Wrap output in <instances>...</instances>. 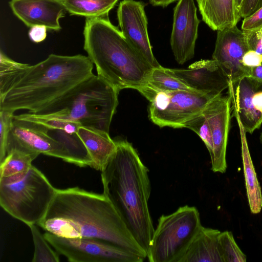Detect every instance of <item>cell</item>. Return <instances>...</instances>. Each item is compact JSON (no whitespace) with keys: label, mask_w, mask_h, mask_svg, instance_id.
I'll use <instances>...</instances> for the list:
<instances>
[{"label":"cell","mask_w":262,"mask_h":262,"mask_svg":"<svg viewBox=\"0 0 262 262\" xmlns=\"http://www.w3.org/2000/svg\"><path fill=\"white\" fill-rule=\"evenodd\" d=\"M37 225L58 236L100 239L144 259L147 257L103 193L78 187L57 189L46 214Z\"/></svg>","instance_id":"obj_1"},{"label":"cell","mask_w":262,"mask_h":262,"mask_svg":"<svg viewBox=\"0 0 262 262\" xmlns=\"http://www.w3.org/2000/svg\"><path fill=\"white\" fill-rule=\"evenodd\" d=\"M116 143L115 152L101 171L103 193L147 254L155 230L148 205V169L131 143L126 140Z\"/></svg>","instance_id":"obj_2"},{"label":"cell","mask_w":262,"mask_h":262,"mask_svg":"<svg viewBox=\"0 0 262 262\" xmlns=\"http://www.w3.org/2000/svg\"><path fill=\"white\" fill-rule=\"evenodd\" d=\"M93 64L81 54H51L25 70L0 98V110L36 114L92 76Z\"/></svg>","instance_id":"obj_3"},{"label":"cell","mask_w":262,"mask_h":262,"mask_svg":"<svg viewBox=\"0 0 262 262\" xmlns=\"http://www.w3.org/2000/svg\"><path fill=\"white\" fill-rule=\"evenodd\" d=\"M84 49L99 76L119 92L138 90L153 68L133 48L108 16L86 18Z\"/></svg>","instance_id":"obj_4"},{"label":"cell","mask_w":262,"mask_h":262,"mask_svg":"<svg viewBox=\"0 0 262 262\" xmlns=\"http://www.w3.org/2000/svg\"><path fill=\"white\" fill-rule=\"evenodd\" d=\"M119 92L94 74L61 98L34 114L76 121L82 126L109 133Z\"/></svg>","instance_id":"obj_5"},{"label":"cell","mask_w":262,"mask_h":262,"mask_svg":"<svg viewBox=\"0 0 262 262\" xmlns=\"http://www.w3.org/2000/svg\"><path fill=\"white\" fill-rule=\"evenodd\" d=\"M39 169L0 178V204L12 217L28 226L37 224L46 214L56 192Z\"/></svg>","instance_id":"obj_6"},{"label":"cell","mask_w":262,"mask_h":262,"mask_svg":"<svg viewBox=\"0 0 262 262\" xmlns=\"http://www.w3.org/2000/svg\"><path fill=\"white\" fill-rule=\"evenodd\" d=\"M202 227L196 207L185 205L158 220L149 246L150 262H180Z\"/></svg>","instance_id":"obj_7"},{"label":"cell","mask_w":262,"mask_h":262,"mask_svg":"<svg viewBox=\"0 0 262 262\" xmlns=\"http://www.w3.org/2000/svg\"><path fill=\"white\" fill-rule=\"evenodd\" d=\"M138 91L150 102L149 119L160 127L185 128L188 120L215 98L195 91H162L147 83Z\"/></svg>","instance_id":"obj_8"},{"label":"cell","mask_w":262,"mask_h":262,"mask_svg":"<svg viewBox=\"0 0 262 262\" xmlns=\"http://www.w3.org/2000/svg\"><path fill=\"white\" fill-rule=\"evenodd\" d=\"M13 148L44 154L74 164L71 155L62 142L61 130L37 122L13 118L6 154Z\"/></svg>","instance_id":"obj_9"},{"label":"cell","mask_w":262,"mask_h":262,"mask_svg":"<svg viewBox=\"0 0 262 262\" xmlns=\"http://www.w3.org/2000/svg\"><path fill=\"white\" fill-rule=\"evenodd\" d=\"M56 251L72 262H142L144 258L110 242L94 238L67 237L46 232Z\"/></svg>","instance_id":"obj_10"},{"label":"cell","mask_w":262,"mask_h":262,"mask_svg":"<svg viewBox=\"0 0 262 262\" xmlns=\"http://www.w3.org/2000/svg\"><path fill=\"white\" fill-rule=\"evenodd\" d=\"M228 94L238 125L252 134L262 124V81L250 76L229 82Z\"/></svg>","instance_id":"obj_11"},{"label":"cell","mask_w":262,"mask_h":262,"mask_svg":"<svg viewBox=\"0 0 262 262\" xmlns=\"http://www.w3.org/2000/svg\"><path fill=\"white\" fill-rule=\"evenodd\" d=\"M145 4L135 0H123L117 10L121 32L133 48L153 68L161 66L151 50L148 32Z\"/></svg>","instance_id":"obj_12"},{"label":"cell","mask_w":262,"mask_h":262,"mask_svg":"<svg viewBox=\"0 0 262 262\" xmlns=\"http://www.w3.org/2000/svg\"><path fill=\"white\" fill-rule=\"evenodd\" d=\"M194 0H179L173 10L170 46L175 59L183 64L192 59L200 20Z\"/></svg>","instance_id":"obj_13"},{"label":"cell","mask_w":262,"mask_h":262,"mask_svg":"<svg viewBox=\"0 0 262 262\" xmlns=\"http://www.w3.org/2000/svg\"><path fill=\"white\" fill-rule=\"evenodd\" d=\"M217 31L212 59L217 62L229 82L249 76V70L242 63L249 50L244 31L236 26Z\"/></svg>","instance_id":"obj_14"},{"label":"cell","mask_w":262,"mask_h":262,"mask_svg":"<svg viewBox=\"0 0 262 262\" xmlns=\"http://www.w3.org/2000/svg\"><path fill=\"white\" fill-rule=\"evenodd\" d=\"M231 103L228 96L213 99L202 111L211 129L213 150L210 156L211 170L224 173L227 168L226 148L230 128Z\"/></svg>","instance_id":"obj_15"},{"label":"cell","mask_w":262,"mask_h":262,"mask_svg":"<svg viewBox=\"0 0 262 262\" xmlns=\"http://www.w3.org/2000/svg\"><path fill=\"white\" fill-rule=\"evenodd\" d=\"M171 72L194 91L213 97L228 89L229 81L217 62L212 59L196 61L186 69H170Z\"/></svg>","instance_id":"obj_16"},{"label":"cell","mask_w":262,"mask_h":262,"mask_svg":"<svg viewBox=\"0 0 262 262\" xmlns=\"http://www.w3.org/2000/svg\"><path fill=\"white\" fill-rule=\"evenodd\" d=\"M9 6L28 27L43 26L54 31L61 29L59 19L67 11L63 0H11Z\"/></svg>","instance_id":"obj_17"},{"label":"cell","mask_w":262,"mask_h":262,"mask_svg":"<svg viewBox=\"0 0 262 262\" xmlns=\"http://www.w3.org/2000/svg\"><path fill=\"white\" fill-rule=\"evenodd\" d=\"M203 20L213 30L236 26L241 16L235 0H196Z\"/></svg>","instance_id":"obj_18"},{"label":"cell","mask_w":262,"mask_h":262,"mask_svg":"<svg viewBox=\"0 0 262 262\" xmlns=\"http://www.w3.org/2000/svg\"><path fill=\"white\" fill-rule=\"evenodd\" d=\"M220 233L217 229L202 226L180 262H224Z\"/></svg>","instance_id":"obj_19"},{"label":"cell","mask_w":262,"mask_h":262,"mask_svg":"<svg viewBox=\"0 0 262 262\" xmlns=\"http://www.w3.org/2000/svg\"><path fill=\"white\" fill-rule=\"evenodd\" d=\"M77 134L92 159V168L101 171L116 150V141L108 133L83 126Z\"/></svg>","instance_id":"obj_20"},{"label":"cell","mask_w":262,"mask_h":262,"mask_svg":"<svg viewBox=\"0 0 262 262\" xmlns=\"http://www.w3.org/2000/svg\"><path fill=\"white\" fill-rule=\"evenodd\" d=\"M242 143V155L244 173L248 203L251 212L259 213L262 208V194L259 183L257 178L247 142L245 132L239 125Z\"/></svg>","instance_id":"obj_21"},{"label":"cell","mask_w":262,"mask_h":262,"mask_svg":"<svg viewBox=\"0 0 262 262\" xmlns=\"http://www.w3.org/2000/svg\"><path fill=\"white\" fill-rule=\"evenodd\" d=\"M118 0H63L66 11L72 15L86 18L108 16Z\"/></svg>","instance_id":"obj_22"},{"label":"cell","mask_w":262,"mask_h":262,"mask_svg":"<svg viewBox=\"0 0 262 262\" xmlns=\"http://www.w3.org/2000/svg\"><path fill=\"white\" fill-rule=\"evenodd\" d=\"M38 155L16 148L10 149L3 161L0 163V178L27 172L33 165L32 161Z\"/></svg>","instance_id":"obj_23"},{"label":"cell","mask_w":262,"mask_h":262,"mask_svg":"<svg viewBox=\"0 0 262 262\" xmlns=\"http://www.w3.org/2000/svg\"><path fill=\"white\" fill-rule=\"evenodd\" d=\"M30 66L15 61L1 51L0 98L4 97Z\"/></svg>","instance_id":"obj_24"},{"label":"cell","mask_w":262,"mask_h":262,"mask_svg":"<svg viewBox=\"0 0 262 262\" xmlns=\"http://www.w3.org/2000/svg\"><path fill=\"white\" fill-rule=\"evenodd\" d=\"M147 83L162 91H194L177 77L171 72L170 69L164 68L161 66L152 69Z\"/></svg>","instance_id":"obj_25"},{"label":"cell","mask_w":262,"mask_h":262,"mask_svg":"<svg viewBox=\"0 0 262 262\" xmlns=\"http://www.w3.org/2000/svg\"><path fill=\"white\" fill-rule=\"evenodd\" d=\"M36 224L29 225L34 244V253L32 262H58L59 257L48 245Z\"/></svg>","instance_id":"obj_26"},{"label":"cell","mask_w":262,"mask_h":262,"mask_svg":"<svg viewBox=\"0 0 262 262\" xmlns=\"http://www.w3.org/2000/svg\"><path fill=\"white\" fill-rule=\"evenodd\" d=\"M219 242L224 262L246 261V256L236 244L231 232H221Z\"/></svg>","instance_id":"obj_27"},{"label":"cell","mask_w":262,"mask_h":262,"mask_svg":"<svg viewBox=\"0 0 262 262\" xmlns=\"http://www.w3.org/2000/svg\"><path fill=\"white\" fill-rule=\"evenodd\" d=\"M185 128L193 130L199 135L211 156L213 150L212 135L209 123L202 112L188 120L185 123Z\"/></svg>","instance_id":"obj_28"},{"label":"cell","mask_w":262,"mask_h":262,"mask_svg":"<svg viewBox=\"0 0 262 262\" xmlns=\"http://www.w3.org/2000/svg\"><path fill=\"white\" fill-rule=\"evenodd\" d=\"M14 115L10 112L0 110V163L6 156L7 141Z\"/></svg>","instance_id":"obj_29"},{"label":"cell","mask_w":262,"mask_h":262,"mask_svg":"<svg viewBox=\"0 0 262 262\" xmlns=\"http://www.w3.org/2000/svg\"><path fill=\"white\" fill-rule=\"evenodd\" d=\"M249 50L262 55V27L250 31H243Z\"/></svg>","instance_id":"obj_30"},{"label":"cell","mask_w":262,"mask_h":262,"mask_svg":"<svg viewBox=\"0 0 262 262\" xmlns=\"http://www.w3.org/2000/svg\"><path fill=\"white\" fill-rule=\"evenodd\" d=\"M262 27V7L244 18L241 26L243 31H250Z\"/></svg>","instance_id":"obj_31"},{"label":"cell","mask_w":262,"mask_h":262,"mask_svg":"<svg viewBox=\"0 0 262 262\" xmlns=\"http://www.w3.org/2000/svg\"><path fill=\"white\" fill-rule=\"evenodd\" d=\"M262 7V0H243L239 10L241 18H245Z\"/></svg>","instance_id":"obj_32"},{"label":"cell","mask_w":262,"mask_h":262,"mask_svg":"<svg viewBox=\"0 0 262 262\" xmlns=\"http://www.w3.org/2000/svg\"><path fill=\"white\" fill-rule=\"evenodd\" d=\"M242 63L243 66L249 70V75L251 68L262 63V55L254 51L249 50L244 54Z\"/></svg>","instance_id":"obj_33"},{"label":"cell","mask_w":262,"mask_h":262,"mask_svg":"<svg viewBox=\"0 0 262 262\" xmlns=\"http://www.w3.org/2000/svg\"><path fill=\"white\" fill-rule=\"evenodd\" d=\"M47 29L43 26H35L30 28L28 33L30 39L35 42L43 41L47 36Z\"/></svg>","instance_id":"obj_34"},{"label":"cell","mask_w":262,"mask_h":262,"mask_svg":"<svg viewBox=\"0 0 262 262\" xmlns=\"http://www.w3.org/2000/svg\"><path fill=\"white\" fill-rule=\"evenodd\" d=\"M249 76L262 81V63L251 68Z\"/></svg>","instance_id":"obj_35"},{"label":"cell","mask_w":262,"mask_h":262,"mask_svg":"<svg viewBox=\"0 0 262 262\" xmlns=\"http://www.w3.org/2000/svg\"><path fill=\"white\" fill-rule=\"evenodd\" d=\"M177 0H149L150 4L154 6L167 7Z\"/></svg>","instance_id":"obj_36"},{"label":"cell","mask_w":262,"mask_h":262,"mask_svg":"<svg viewBox=\"0 0 262 262\" xmlns=\"http://www.w3.org/2000/svg\"><path fill=\"white\" fill-rule=\"evenodd\" d=\"M235 3H236V6L238 12V13L239 14V10H240V8H241V4H242L243 0H235Z\"/></svg>","instance_id":"obj_37"},{"label":"cell","mask_w":262,"mask_h":262,"mask_svg":"<svg viewBox=\"0 0 262 262\" xmlns=\"http://www.w3.org/2000/svg\"><path fill=\"white\" fill-rule=\"evenodd\" d=\"M259 140L262 145V132H261L260 136H259Z\"/></svg>","instance_id":"obj_38"}]
</instances>
